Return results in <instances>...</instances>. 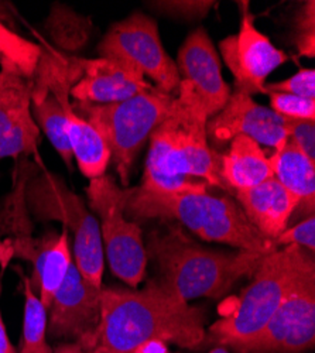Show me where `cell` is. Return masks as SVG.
I'll return each instance as SVG.
<instances>
[{"label":"cell","instance_id":"obj_1","mask_svg":"<svg viewBox=\"0 0 315 353\" xmlns=\"http://www.w3.org/2000/svg\"><path fill=\"white\" fill-rule=\"evenodd\" d=\"M205 335V312L152 280L143 290L102 287L98 327L77 343L99 353H134L150 341L194 349Z\"/></svg>","mask_w":315,"mask_h":353},{"label":"cell","instance_id":"obj_2","mask_svg":"<svg viewBox=\"0 0 315 353\" xmlns=\"http://www.w3.org/2000/svg\"><path fill=\"white\" fill-rule=\"evenodd\" d=\"M208 114L192 88L180 82L165 119L150 136L141 188L160 194H201L221 180V156L208 143Z\"/></svg>","mask_w":315,"mask_h":353},{"label":"cell","instance_id":"obj_3","mask_svg":"<svg viewBox=\"0 0 315 353\" xmlns=\"http://www.w3.org/2000/svg\"><path fill=\"white\" fill-rule=\"evenodd\" d=\"M146 254L159 270L160 277L154 280L188 303L223 297L241 279L252 276L267 253L205 249L173 226L150 234Z\"/></svg>","mask_w":315,"mask_h":353},{"label":"cell","instance_id":"obj_4","mask_svg":"<svg viewBox=\"0 0 315 353\" xmlns=\"http://www.w3.org/2000/svg\"><path fill=\"white\" fill-rule=\"evenodd\" d=\"M133 219H176L204 241L225 243L246 252L277 249L247 221L227 196L201 194H160L128 188L126 210Z\"/></svg>","mask_w":315,"mask_h":353},{"label":"cell","instance_id":"obj_5","mask_svg":"<svg viewBox=\"0 0 315 353\" xmlns=\"http://www.w3.org/2000/svg\"><path fill=\"white\" fill-rule=\"evenodd\" d=\"M311 268H315L314 253L300 246L289 245L267 253L231 310L208 328L205 342L236 350L252 341Z\"/></svg>","mask_w":315,"mask_h":353},{"label":"cell","instance_id":"obj_6","mask_svg":"<svg viewBox=\"0 0 315 353\" xmlns=\"http://www.w3.org/2000/svg\"><path fill=\"white\" fill-rule=\"evenodd\" d=\"M176 97L157 88L118 103H71L74 112L90 122L106 141L121 183L129 185L130 170L141 147L168 116Z\"/></svg>","mask_w":315,"mask_h":353},{"label":"cell","instance_id":"obj_7","mask_svg":"<svg viewBox=\"0 0 315 353\" xmlns=\"http://www.w3.org/2000/svg\"><path fill=\"white\" fill-rule=\"evenodd\" d=\"M24 201L37 221H59L72 230L74 264L85 280L101 288L105 266L101 229L82 198L61 176L44 170L27 181Z\"/></svg>","mask_w":315,"mask_h":353},{"label":"cell","instance_id":"obj_8","mask_svg":"<svg viewBox=\"0 0 315 353\" xmlns=\"http://www.w3.org/2000/svg\"><path fill=\"white\" fill-rule=\"evenodd\" d=\"M87 196L102 221L101 239L112 273L129 287H137L146 274L148 254L140 226L125 218L128 188L105 174L91 180Z\"/></svg>","mask_w":315,"mask_h":353},{"label":"cell","instance_id":"obj_9","mask_svg":"<svg viewBox=\"0 0 315 353\" xmlns=\"http://www.w3.org/2000/svg\"><path fill=\"white\" fill-rule=\"evenodd\" d=\"M103 58L130 64L154 82L159 91L176 97L180 77L176 61L167 54L156 21L141 13L114 23L98 46Z\"/></svg>","mask_w":315,"mask_h":353},{"label":"cell","instance_id":"obj_10","mask_svg":"<svg viewBox=\"0 0 315 353\" xmlns=\"http://www.w3.org/2000/svg\"><path fill=\"white\" fill-rule=\"evenodd\" d=\"M315 342V268L307 270L266 327L238 353H300Z\"/></svg>","mask_w":315,"mask_h":353},{"label":"cell","instance_id":"obj_11","mask_svg":"<svg viewBox=\"0 0 315 353\" xmlns=\"http://www.w3.org/2000/svg\"><path fill=\"white\" fill-rule=\"evenodd\" d=\"M219 50L235 79V91L256 95L265 94L267 77L280 65L285 64L289 57L273 46L266 34L257 30L254 17L243 12L239 32L219 43Z\"/></svg>","mask_w":315,"mask_h":353},{"label":"cell","instance_id":"obj_12","mask_svg":"<svg viewBox=\"0 0 315 353\" xmlns=\"http://www.w3.org/2000/svg\"><path fill=\"white\" fill-rule=\"evenodd\" d=\"M0 71V160L36 154L40 129L32 114L34 83L10 61Z\"/></svg>","mask_w":315,"mask_h":353},{"label":"cell","instance_id":"obj_13","mask_svg":"<svg viewBox=\"0 0 315 353\" xmlns=\"http://www.w3.org/2000/svg\"><path fill=\"white\" fill-rule=\"evenodd\" d=\"M207 134L216 144L246 136L276 152L289 141V122L270 108L254 102L250 95L235 91L226 105L208 119Z\"/></svg>","mask_w":315,"mask_h":353},{"label":"cell","instance_id":"obj_14","mask_svg":"<svg viewBox=\"0 0 315 353\" xmlns=\"http://www.w3.org/2000/svg\"><path fill=\"white\" fill-rule=\"evenodd\" d=\"M176 65L180 82L192 88L208 117L216 114L226 105L232 92L222 78L219 55L205 28H196L185 39Z\"/></svg>","mask_w":315,"mask_h":353},{"label":"cell","instance_id":"obj_15","mask_svg":"<svg viewBox=\"0 0 315 353\" xmlns=\"http://www.w3.org/2000/svg\"><path fill=\"white\" fill-rule=\"evenodd\" d=\"M102 287H95L85 280L72 261L50 307L47 321L50 336L78 341L94 331L101 321Z\"/></svg>","mask_w":315,"mask_h":353},{"label":"cell","instance_id":"obj_16","mask_svg":"<svg viewBox=\"0 0 315 353\" xmlns=\"http://www.w3.org/2000/svg\"><path fill=\"white\" fill-rule=\"evenodd\" d=\"M79 65L81 77L70 91L75 102L118 103L156 88L137 68L113 58H79Z\"/></svg>","mask_w":315,"mask_h":353},{"label":"cell","instance_id":"obj_17","mask_svg":"<svg viewBox=\"0 0 315 353\" xmlns=\"http://www.w3.org/2000/svg\"><path fill=\"white\" fill-rule=\"evenodd\" d=\"M235 194L247 221L263 238L272 242L289 228L298 205L297 198L274 176L256 187L235 191Z\"/></svg>","mask_w":315,"mask_h":353},{"label":"cell","instance_id":"obj_18","mask_svg":"<svg viewBox=\"0 0 315 353\" xmlns=\"http://www.w3.org/2000/svg\"><path fill=\"white\" fill-rule=\"evenodd\" d=\"M27 253L34 266L30 284L48 311L55 292L61 287L72 264L68 230L63 228L60 234L54 232L45 234L43 239L36 241Z\"/></svg>","mask_w":315,"mask_h":353},{"label":"cell","instance_id":"obj_19","mask_svg":"<svg viewBox=\"0 0 315 353\" xmlns=\"http://www.w3.org/2000/svg\"><path fill=\"white\" fill-rule=\"evenodd\" d=\"M219 175L226 188L242 191L273 179V170L259 143L246 136H236L229 141L227 152L221 156Z\"/></svg>","mask_w":315,"mask_h":353},{"label":"cell","instance_id":"obj_20","mask_svg":"<svg viewBox=\"0 0 315 353\" xmlns=\"http://www.w3.org/2000/svg\"><path fill=\"white\" fill-rule=\"evenodd\" d=\"M274 179L297 198V216H312L315 208V163L287 141L269 157ZM304 218V219H305Z\"/></svg>","mask_w":315,"mask_h":353},{"label":"cell","instance_id":"obj_21","mask_svg":"<svg viewBox=\"0 0 315 353\" xmlns=\"http://www.w3.org/2000/svg\"><path fill=\"white\" fill-rule=\"evenodd\" d=\"M32 114L34 122H37L40 129H43L57 153L61 156L67 168L72 171L74 156L67 133V116L61 102L48 92L41 102H32Z\"/></svg>","mask_w":315,"mask_h":353},{"label":"cell","instance_id":"obj_22","mask_svg":"<svg viewBox=\"0 0 315 353\" xmlns=\"http://www.w3.org/2000/svg\"><path fill=\"white\" fill-rule=\"evenodd\" d=\"M20 273V272H19ZM24 291V318L21 353H52L47 336V308L41 304L30 279L20 273Z\"/></svg>","mask_w":315,"mask_h":353},{"label":"cell","instance_id":"obj_23","mask_svg":"<svg viewBox=\"0 0 315 353\" xmlns=\"http://www.w3.org/2000/svg\"><path fill=\"white\" fill-rule=\"evenodd\" d=\"M267 95L270 98V109L284 119L315 122V101L277 92Z\"/></svg>","mask_w":315,"mask_h":353},{"label":"cell","instance_id":"obj_24","mask_svg":"<svg viewBox=\"0 0 315 353\" xmlns=\"http://www.w3.org/2000/svg\"><path fill=\"white\" fill-rule=\"evenodd\" d=\"M315 5L312 0L305 2L297 12L294 17V44L298 48L300 55L314 57L315 52Z\"/></svg>","mask_w":315,"mask_h":353},{"label":"cell","instance_id":"obj_25","mask_svg":"<svg viewBox=\"0 0 315 353\" xmlns=\"http://www.w3.org/2000/svg\"><path fill=\"white\" fill-rule=\"evenodd\" d=\"M265 91L266 95L277 92L315 101V71L312 68H305L284 81L266 83Z\"/></svg>","mask_w":315,"mask_h":353},{"label":"cell","instance_id":"obj_26","mask_svg":"<svg viewBox=\"0 0 315 353\" xmlns=\"http://www.w3.org/2000/svg\"><path fill=\"white\" fill-rule=\"evenodd\" d=\"M276 246L296 245L311 253L315 252V218L308 216L294 225L293 228L285 229L280 236L274 241Z\"/></svg>","mask_w":315,"mask_h":353},{"label":"cell","instance_id":"obj_27","mask_svg":"<svg viewBox=\"0 0 315 353\" xmlns=\"http://www.w3.org/2000/svg\"><path fill=\"white\" fill-rule=\"evenodd\" d=\"M289 141L315 163V122L308 121H287Z\"/></svg>","mask_w":315,"mask_h":353},{"label":"cell","instance_id":"obj_28","mask_svg":"<svg viewBox=\"0 0 315 353\" xmlns=\"http://www.w3.org/2000/svg\"><path fill=\"white\" fill-rule=\"evenodd\" d=\"M2 284H0V297H2ZM0 353H16V349L12 346L8 334H6V327L2 318V311H0Z\"/></svg>","mask_w":315,"mask_h":353},{"label":"cell","instance_id":"obj_29","mask_svg":"<svg viewBox=\"0 0 315 353\" xmlns=\"http://www.w3.org/2000/svg\"><path fill=\"white\" fill-rule=\"evenodd\" d=\"M134 353H171L167 347L165 342L161 341H150L139 346Z\"/></svg>","mask_w":315,"mask_h":353},{"label":"cell","instance_id":"obj_30","mask_svg":"<svg viewBox=\"0 0 315 353\" xmlns=\"http://www.w3.org/2000/svg\"><path fill=\"white\" fill-rule=\"evenodd\" d=\"M52 353H99L98 350H83L77 342L75 343H68V345H61L59 347H55Z\"/></svg>","mask_w":315,"mask_h":353},{"label":"cell","instance_id":"obj_31","mask_svg":"<svg viewBox=\"0 0 315 353\" xmlns=\"http://www.w3.org/2000/svg\"><path fill=\"white\" fill-rule=\"evenodd\" d=\"M10 34H12V33L8 32V30H5L3 26H0V37L5 39V37H8V36H10ZM3 60H5V54H3L2 44H0V61H3Z\"/></svg>","mask_w":315,"mask_h":353},{"label":"cell","instance_id":"obj_32","mask_svg":"<svg viewBox=\"0 0 315 353\" xmlns=\"http://www.w3.org/2000/svg\"><path fill=\"white\" fill-rule=\"evenodd\" d=\"M208 353H229L225 347H222V346H218V347H214L211 352H208Z\"/></svg>","mask_w":315,"mask_h":353}]
</instances>
